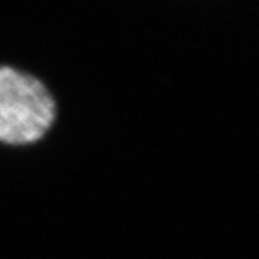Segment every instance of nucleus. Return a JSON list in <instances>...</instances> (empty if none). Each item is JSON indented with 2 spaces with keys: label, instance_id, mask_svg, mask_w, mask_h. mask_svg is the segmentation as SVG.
<instances>
[{
  "label": "nucleus",
  "instance_id": "f257e3e1",
  "mask_svg": "<svg viewBox=\"0 0 259 259\" xmlns=\"http://www.w3.org/2000/svg\"><path fill=\"white\" fill-rule=\"evenodd\" d=\"M56 101L32 74L0 65V142L25 146L41 141L56 121Z\"/></svg>",
  "mask_w": 259,
  "mask_h": 259
}]
</instances>
